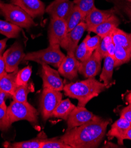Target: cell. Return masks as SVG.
I'll list each match as a JSON object with an SVG mask.
<instances>
[{
    "label": "cell",
    "instance_id": "obj_1",
    "mask_svg": "<svg viewBox=\"0 0 131 148\" xmlns=\"http://www.w3.org/2000/svg\"><path fill=\"white\" fill-rule=\"evenodd\" d=\"M110 122V119L97 116L84 125L67 130L60 139L72 148L97 147L104 139Z\"/></svg>",
    "mask_w": 131,
    "mask_h": 148
},
{
    "label": "cell",
    "instance_id": "obj_2",
    "mask_svg": "<svg viewBox=\"0 0 131 148\" xmlns=\"http://www.w3.org/2000/svg\"><path fill=\"white\" fill-rule=\"evenodd\" d=\"M107 88L106 86L95 77L70 83L64 86L63 90L66 96L78 100V106H84L93 98Z\"/></svg>",
    "mask_w": 131,
    "mask_h": 148
},
{
    "label": "cell",
    "instance_id": "obj_3",
    "mask_svg": "<svg viewBox=\"0 0 131 148\" xmlns=\"http://www.w3.org/2000/svg\"><path fill=\"white\" fill-rule=\"evenodd\" d=\"M65 56L60 50V45L56 44L49 45L45 49L26 54L23 61H33L40 64H50L58 68Z\"/></svg>",
    "mask_w": 131,
    "mask_h": 148
},
{
    "label": "cell",
    "instance_id": "obj_4",
    "mask_svg": "<svg viewBox=\"0 0 131 148\" xmlns=\"http://www.w3.org/2000/svg\"><path fill=\"white\" fill-rule=\"evenodd\" d=\"M7 114L11 125L22 120L27 121L32 124H37L38 122V112L28 101L13 100L7 109Z\"/></svg>",
    "mask_w": 131,
    "mask_h": 148
},
{
    "label": "cell",
    "instance_id": "obj_5",
    "mask_svg": "<svg viewBox=\"0 0 131 148\" xmlns=\"http://www.w3.org/2000/svg\"><path fill=\"white\" fill-rule=\"evenodd\" d=\"M0 12L7 21L20 28H29L37 25L33 18L18 5L1 3Z\"/></svg>",
    "mask_w": 131,
    "mask_h": 148
},
{
    "label": "cell",
    "instance_id": "obj_6",
    "mask_svg": "<svg viewBox=\"0 0 131 148\" xmlns=\"http://www.w3.org/2000/svg\"><path fill=\"white\" fill-rule=\"evenodd\" d=\"M62 94L60 91L45 88L40 100V108L43 119L46 121L52 116L55 109L62 100Z\"/></svg>",
    "mask_w": 131,
    "mask_h": 148
},
{
    "label": "cell",
    "instance_id": "obj_7",
    "mask_svg": "<svg viewBox=\"0 0 131 148\" xmlns=\"http://www.w3.org/2000/svg\"><path fill=\"white\" fill-rule=\"evenodd\" d=\"M25 56L21 44L19 41L15 42L3 54L7 72L12 73L18 70L19 65L24 60Z\"/></svg>",
    "mask_w": 131,
    "mask_h": 148
},
{
    "label": "cell",
    "instance_id": "obj_8",
    "mask_svg": "<svg viewBox=\"0 0 131 148\" xmlns=\"http://www.w3.org/2000/svg\"><path fill=\"white\" fill-rule=\"evenodd\" d=\"M41 73L43 88H47L60 92L63 90L64 86L59 71L46 64H41Z\"/></svg>",
    "mask_w": 131,
    "mask_h": 148
},
{
    "label": "cell",
    "instance_id": "obj_9",
    "mask_svg": "<svg viewBox=\"0 0 131 148\" xmlns=\"http://www.w3.org/2000/svg\"><path fill=\"white\" fill-rule=\"evenodd\" d=\"M67 33L66 20L58 18H51L48 31L50 45H60Z\"/></svg>",
    "mask_w": 131,
    "mask_h": 148
},
{
    "label": "cell",
    "instance_id": "obj_10",
    "mask_svg": "<svg viewBox=\"0 0 131 148\" xmlns=\"http://www.w3.org/2000/svg\"><path fill=\"white\" fill-rule=\"evenodd\" d=\"M97 116L84 106H76L67 120V130L84 125L94 120Z\"/></svg>",
    "mask_w": 131,
    "mask_h": 148
},
{
    "label": "cell",
    "instance_id": "obj_11",
    "mask_svg": "<svg viewBox=\"0 0 131 148\" xmlns=\"http://www.w3.org/2000/svg\"><path fill=\"white\" fill-rule=\"evenodd\" d=\"M86 30H87V25L84 21H83L67 33L60 44V46L66 50L67 53H75L78 43Z\"/></svg>",
    "mask_w": 131,
    "mask_h": 148
},
{
    "label": "cell",
    "instance_id": "obj_12",
    "mask_svg": "<svg viewBox=\"0 0 131 148\" xmlns=\"http://www.w3.org/2000/svg\"><path fill=\"white\" fill-rule=\"evenodd\" d=\"M75 4L70 0H54L46 8V12L51 18L66 20Z\"/></svg>",
    "mask_w": 131,
    "mask_h": 148
},
{
    "label": "cell",
    "instance_id": "obj_13",
    "mask_svg": "<svg viewBox=\"0 0 131 148\" xmlns=\"http://www.w3.org/2000/svg\"><path fill=\"white\" fill-rule=\"evenodd\" d=\"M80 64V62L76 59L75 53H67L58 67V71L62 76L71 80H73L78 76Z\"/></svg>",
    "mask_w": 131,
    "mask_h": 148
},
{
    "label": "cell",
    "instance_id": "obj_14",
    "mask_svg": "<svg viewBox=\"0 0 131 148\" xmlns=\"http://www.w3.org/2000/svg\"><path fill=\"white\" fill-rule=\"evenodd\" d=\"M119 11L115 7L109 10H102L95 7L87 13L84 22L87 25V30L102 23L113 15H115Z\"/></svg>",
    "mask_w": 131,
    "mask_h": 148
},
{
    "label": "cell",
    "instance_id": "obj_15",
    "mask_svg": "<svg viewBox=\"0 0 131 148\" xmlns=\"http://www.w3.org/2000/svg\"><path fill=\"white\" fill-rule=\"evenodd\" d=\"M102 60V58L95 50L88 59L80 62L79 72L86 78L95 77L100 71Z\"/></svg>",
    "mask_w": 131,
    "mask_h": 148
},
{
    "label": "cell",
    "instance_id": "obj_16",
    "mask_svg": "<svg viewBox=\"0 0 131 148\" xmlns=\"http://www.w3.org/2000/svg\"><path fill=\"white\" fill-rule=\"evenodd\" d=\"M11 3L18 5L33 18L43 16L45 5L41 0H10Z\"/></svg>",
    "mask_w": 131,
    "mask_h": 148
},
{
    "label": "cell",
    "instance_id": "obj_17",
    "mask_svg": "<svg viewBox=\"0 0 131 148\" xmlns=\"http://www.w3.org/2000/svg\"><path fill=\"white\" fill-rule=\"evenodd\" d=\"M130 126L131 122L120 117L112 125L110 129L107 134V136L109 139L116 138L118 140V144L123 145L126 133Z\"/></svg>",
    "mask_w": 131,
    "mask_h": 148
},
{
    "label": "cell",
    "instance_id": "obj_18",
    "mask_svg": "<svg viewBox=\"0 0 131 148\" xmlns=\"http://www.w3.org/2000/svg\"><path fill=\"white\" fill-rule=\"evenodd\" d=\"M121 24L119 18L115 15H113L106 21L100 24L89 29L88 32H93L101 38L110 35L114 29Z\"/></svg>",
    "mask_w": 131,
    "mask_h": 148
},
{
    "label": "cell",
    "instance_id": "obj_19",
    "mask_svg": "<svg viewBox=\"0 0 131 148\" xmlns=\"http://www.w3.org/2000/svg\"><path fill=\"white\" fill-rule=\"evenodd\" d=\"M115 68L114 58L108 55L104 58V64L101 75L100 76V82L102 81L104 84L108 88L112 83V76Z\"/></svg>",
    "mask_w": 131,
    "mask_h": 148
},
{
    "label": "cell",
    "instance_id": "obj_20",
    "mask_svg": "<svg viewBox=\"0 0 131 148\" xmlns=\"http://www.w3.org/2000/svg\"><path fill=\"white\" fill-rule=\"evenodd\" d=\"M110 36L115 46L131 51V33H126L117 27L112 32Z\"/></svg>",
    "mask_w": 131,
    "mask_h": 148
},
{
    "label": "cell",
    "instance_id": "obj_21",
    "mask_svg": "<svg viewBox=\"0 0 131 148\" xmlns=\"http://www.w3.org/2000/svg\"><path fill=\"white\" fill-rule=\"evenodd\" d=\"M19 69L6 75L0 79V88L12 96L17 87L16 77Z\"/></svg>",
    "mask_w": 131,
    "mask_h": 148
},
{
    "label": "cell",
    "instance_id": "obj_22",
    "mask_svg": "<svg viewBox=\"0 0 131 148\" xmlns=\"http://www.w3.org/2000/svg\"><path fill=\"white\" fill-rule=\"evenodd\" d=\"M75 108L76 106L69 99L62 100L53 112L52 117L67 121L71 112Z\"/></svg>",
    "mask_w": 131,
    "mask_h": 148
},
{
    "label": "cell",
    "instance_id": "obj_23",
    "mask_svg": "<svg viewBox=\"0 0 131 148\" xmlns=\"http://www.w3.org/2000/svg\"><path fill=\"white\" fill-rule=\"evenodd\" d=\"M85 17L86 16L84 14L76 5H75L66 20L67 28V33L72 30L73 29L78 26L80 23L84 21Z\"/></svg>",
    "mask_w": 131,
    "mask_h": 148
},
{
    "label": "cell",
    "instance_id": "obj_24",
    "mask_svg": "<svg viewBox=\"0 0 131 148\" xmlns=\"http://www.w3.org/2000/svg\"><path fill=\"white\" fill-rule=\"evenodd\" d=\"M21 31V28L7 21L0 20V34L8 38H17Z\"/></svg>",
    "mask_w": 131,
    "mask_h": 148
},
{
    "label": "cell",
    "instance_id": "obj_25",
    "mask_svg": "<svg viewBox=\"0 0 131 148\" xmlns=\"http://www.w3.org/2000/svg\"><path fill=\"white\" fill-rule=\"evenodd\" d=\"M115 67L128 63L131 60V51L120 46H115L114 54Z\"/></svg>",
    "mask_w": 131,
    "mask_h": 148
},
{
    "label": "cell",
    "instance_id": "obj_26",
    "mask_svg": "<svg viewBox=\"0 0 131 148\" xmlns=\"http://www.w3.org/2000/svg\"><path fill=\"white\" fill-rule=\"evenodd\" d=\"M34 90V84L32 83H28L24 86H19L16 88L12 95L14 100L19 102L27 101V96L29 93Z\"/></svg>",
    "mask_w": 131,
    "mask_h": 148
},
{
    "label": "cell",
    "instance_id": "obj_27",
    "mask_svg": "<svg viewBox=\"0 0 131 148\" xmlns=\"http://www.w3.org/2000/svg\"><path fill=\"white\" fill-rule=\"evenodd\" d=\"M42 139H35L12 143L5 142L4 144V146L5 147L12 148H40Z\"/></svg>",
    "mask_w": 131,
    "mask_h": 148
},
{
    "label": "cell",
    "instance_id": "obj_28",
    "mask_svg": "<svg viewBox=\"0 0 131 148\" xmlns=\"http://www.w3.org/2000/svg\"><path fill=\"white\" fill-rule=\"evenodd\" d=\"M32 74V69L30 66L19 70L16 77V83L17 86H24L27 84L30 79Z\"/></svg>",
    "mask_w": 131,
    "mask_h": 148
},
{
    "label": "cell",
    "instance_id": "obj_29",
    "mask_svg": "<svg viewBox=\"0 0 131 148\" xmlns=\"http://www.w3.org/2000/svg\"><path fill=\"white\" fill-rule=\"evenodd\" d=\"M93 53V52H92L87 48L84 41H83L76 47L75 51V55L78 61L83 62L88 59L92 56Z\"/></svg>",
    "mask_w": 131,
    "mask_h": 148
},
{
    "label": "cell",
    "instance_id": "obj_30",
    "mask_svg": "<svg viewBox=\"0 0 131 148\" xmlns=\"http://www.w3.org/2000/svg\"><path fill=\"white\" fill-rule=\"evenodd\" d=\"M40 148H72L70 146L65 143L60 138L50 139H42Z\"/></svg>",
    "mask_w": 131,
    "mask_h": 148
},
{
    "label": "cell",
    "instance_id": "obj_31",
    "mask_svg": "<svg viewBox=\"0 0 131 148\" xmlns=\"http://www.w3.org/2000/svg\"><path fill=\"white\" fill-rule=\"evenodd\" d=\"M110 3L118 11L125 14L131 21V3L126 0H110Z\"/></svg>",
    "mask_w": 131,
    "mask_h": 148
},
{
    "label": "cell",
    "instance_id": "obj_32",
    "mask_svg": "<svg viewBox=\"0 0 131 148\" xmlns=\"http://www.w3.org/2000/svg\"><path fill=\"white\" fill-rule=\"evenodd\" d=\"M73 3L85 16L95 7V0H73Z\"/></svg>",
    "mask_w": 131,
    "mask_h": 148
},
{
    "label": "cell",
    "instance_id": "obj_33",
    "mask_svg": "<svg viewBox=\"0 0 131 148\" xmlns=\"http://www.w3.org/2000/svg\"><path fill=\"white\" fill-rule=\"evenodd\" d=\"M102 38L96 35L93 37H91L89 34H87L85 38L83 40L87 48L92 52H94L99 47Z\"/></svg>",
    "mask_w": 131,
    "mask_h": 148
},
{
    "label": "cell",
    "instance_id": "obj_34",
    "mask_svg": "<svg viewBox=\"0 0 131 148\" xmlns=\"http://www.w3.org/2000/svg\"><path fill=\"white\" fill-rule=\"evenodd\" d=\"M7 107H0V130L5 131L8 129L11 126L7 114Z\"/></svg>",
    "mask_w": 131,
    "mask_h": 148
},
{
    "label": "cell",
    "instance_id": "obj_35",
    "mask_svg": "<svg viewBox=\"0 0 131 148\" xmlns=\"http://www.w3.org/2000/svg\"><path fill=\"white\" fill-rule=\"evenodd\" d=\"M96 51L99 53L100 57L102 59L108 55L106 46V40L105 37L102 38L99 47L97 48Z\"/></svg>",
    "mask_w": 131,
    "mask_h": 148
},
{
    "label": "cell",
    "instance_id": "obj_36",
    "mask_svg": "<svg viewBox=\"0 0 131 148\" xmlns=\"http://www.w3.org/2000/svg\"><path fill=\"white\" fill-rule=\"evenodd\" d=\"M105 38L106 40V46H107V50H108V55L113 57L115 54V46L113 42L112 37L110 35H109L105 37Z\"/></svg>",
    "mask_w": 131,
    "mask_h": 148
},
{
    "label": "cell",
    "instance_id": "obj_37",
    "mask_svg": "<svg viewBox=\"0 0 131 148\" xmlns=\"http://www.w3.org/2000/svg\"><path fill=\"white\" fill-rule=\"evenodd\" d=\"M120 116L126 121L131 122V105L129 104L121 110Z\"/></svg>",
    "mask_w": 131,
    "mask_h": 148
},
{
    "label": "cell",
    "instance_id": "obj_38",
    "mask_svg": "<svg viewBox=\"0 0 131 148\" xmlns=\"http://www.w3.org/2000/svg\"><path fill=\"white\" fill-rule=\"evenodd\" d=\"M10 96H12L0 88V107H7L5 105V99Z\"/></svg>",
    "mask_w": 131,
    "mask_h": 148
},
{
    "label": "cell",
    "instance_id": "obj_39",
    "mask_svg": "<svg viewBox=\"0 0 131 148\" xmlns=\"http://www.w3.org/2000/svg\"><path fill=\"white\" fill-rule=\"evenodd\" d=\"M7 73L4 59L2 56H0V79Z\"/></svg>",
    "mask_w": 131,
    "mask_h": 148
},
{
    "label": "cell",
    "instance_id": "obj_40",
    "mask_svg": "<svg viewBox=\"0 0 131 148\" xmlns=\"http://www.w3.org/2000/svg\"><path fill=\"white\" fill-rule=\"evenodd\" d=\"M8 38H5L0 40V56H2V54L6 47V43Z\"/></svg>",
    "mask_w": 131,
    "mask_h": 148
},
{
    "label": "cell",
    "instance_id": "obj_41",
    "mask_svg": "<svg viewBox=\"0 0 131 148\" xmlns=\"http://www.w3.org/2000/svg\"><path fill=\"white\" fill-rule=\"evenodd\" d=\"M125 139H128V140H131V126H130V127L128 129V130H127L126 135H125Z\"/></svg>",
    "mask_w": 131,
    "mask_h": 148
},
{
    "label": "cell",
    "instance_id": "obj_42",
    "mask_svg": "<svg viewBox=\"0 0 131 148\" xmlns=\"http://www.w3.org/2000/svg\"><path fill=\"white\" fill-rule=\"evenodd\" d=\"M126 99L127 101L129 103V104L131 105V92H130L129 93H128L127 95Z\"/></svg>",
    "mask_w": 131,
    "mask_h": 148
},
{
    "label": "cell",
    "instance_id": "obj_43",
    "mask_svg": "<svg viewBox=\"0 0 131 148\" xmlns=\"http://www.w3.org/2000/svg\"><path fill=\"white\" fill-rule=\"evenodd\" d=\"M126 1H128V2H129L130 3H131V0H126Z\"/></svg>",
    "mask_w": 131,
    "mask_h": 148
},
{
    "label": "cell",
    "instance_id": "obj_44",
    "mask_svg": "<svg viewBox=\"0 0 131 148\" xmlns=\"http://www.w3.org/2000/svg\"><path fill=\"white\" fill-rule=\"evenodd\" d=\"M1 1H0V5H1Z\"/></svg>",
    "mask_w": 131,
    "mask_h": 148
}]
</instances>
